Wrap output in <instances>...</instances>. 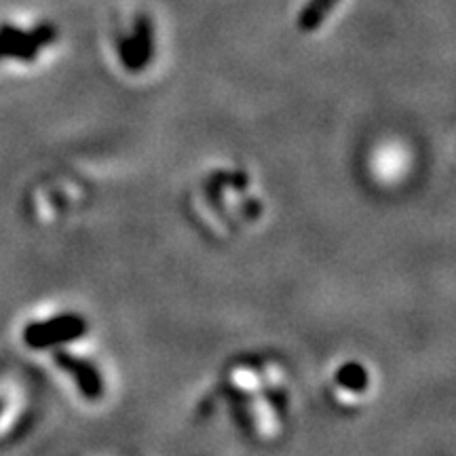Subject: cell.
Returning a JSON list of instances; mask_svg holds the SVG:
<instances>
[{
	"instance_id": "cell-1",
	"label": "cell",
	"mask_w": 456,
	"mask_h": 456,
	"mask_svg": "<svg viewBox=\"0 0 456 456\" xmlns=\"http://www.w3.org/2000/svg\"><path fill=\"white\" fill-rule=\"evenodd\" d=\"M336 4V0H313V3L302 11V17H300V24L302 28H315L317 24H322L323 20H326L328 11L332 9Z\"/></svg>"
}]
</instances>
